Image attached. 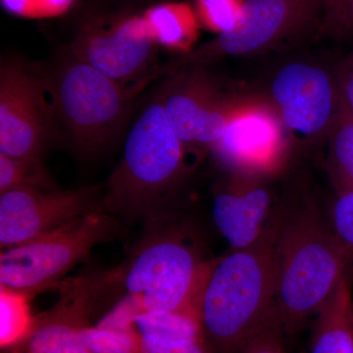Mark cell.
<instances>
[{
	"instance_id": "13",
	"label": "cell",
	"mask_w": 353,
	"mask_h": 353,
	"mask_svg": "<svg viewBox=\"0 0 353 353\" xmlns=\"http://www.w3.org/2000/svg\"><path fill=\"white\" fill-rule=\"evenodd\" d=\"M167 118L187 146H214L229 123L230 111L216 99L201 77H192L163 94Z\"/></svg>"
},
{
	"instance_id": "22",
	"label": "cell",
	"mask_w": 353,
	"mask_h": 353,
	"mask_svg": "<svg viewBox=\"0 0 353 353\" xmlns=\"http://www.w3.org/2000/svg\"><path fill=\"white\" fill-rule=\"evenodd\" d=\"M83 338L92 353H141V334L134 328L88 326Z\"/></svg>"
},
{
	"instance_id": "6",
	"label": "cell",
	"mask_w": 353,
	"mask_h": 353,
	"mask_svg": "<svg viewBox=\"0 0 353 353\" xmlns=\"http://www.w3.org/2000/svg\"><path fill=\"white\" fill-rule=\"evenodd\" d=\"M51 94L77 150L87 154L113 138L130 102L124 85L74 57L58 72Z\"/></svg>"
},
{
	"instance_id": "10",
	"label": "cell",
	"mask_w": 353,
	"mask_h": 353,
	"mask_svg": "<svg viewBox=\"0 0 353 353\" xmlns=\"http://www.w3.org/2000/svg\"><path fill=\"white\" fill-rule=\"evenodd\" d=\"M157 41L143 16L88 26L71 46L72 57L125 85L150 69Z\"/></svg>"
},
{
	"instance_id": "7",
	"label": "cell",
	"mask_w": 353,
	"mask_h": 353,
	"mask_svg": "<svg viewBox=\"0 0 353 353\" xmlns=\"http://www.w3.org/2000/svg\"><path fill=\"white\" fill-rule=\"evenodd\" d=\"M101 189H17L0 194V245H20L101 208Z\"/></svg>"
},
{
	"instance_id": "3",
	"label": "cell",
	"mask_w": 353,
	"mask_h": 353,
	"mask_svg": "<svg viewBox=\"0 0 353 353\" xmlns=\"http://www.w3.org/2000/svg\"><path fill=\"white\" fill-rule=\"evenodd\" d=\"M212 262L204 257L192 230L167 215L148 223L145 236L126 261L111 271V277L115 290L126 292L137 312L199 315Z\"/></svg>"
},
{
	"instance_id": "25",
	"label": "cell",
	"mask_w": 353,
	"mask_h": 353,
	"mask_svg": "<svg viewBox=\"0 0 353 353\" xmlns=\"http://www.w3.org/2000/svg\"><path fill=\"white\" fill-rule=\"evenodd\" d=\"M141 353H215L206 339L165 338L141 334Z\"/></svg>"
},
{
	"instance_id": "18",
	"label": "cell",
	"mask_w": 353,
	"mask_h": 353,
	"mask_svg": "<svg viewBox=\"0 0 353 353\" xmlns=\"http://www.w3.org/2000/svg\"><path fill=\"white\" fill-rule=\"evenodd\" d=\"M31 294L0 285V345L19 347L27 340L36 317L32 315Z\"/></svg>"
},
{
	"instance_id": "9",
	"label": "cell",
	"mask_w": 353,
	"mask_h": 353,
	"mask_svg": "<svg viewBox=\"0 0 353 353\" xmlns=\"http://www.w3.org/2000/svg\"><path fill=\"white\" fill-rule=\"evenodd\" d=\"M322 7L324 0H241L233 29L219 34L196 57L259 52L303 30Z\"/></svg>"
},
{
	"instance_id": "5",
	"label": "cell",
	"mask_w": 353,
	"mask_h": 353,
	"mask_svg": "<svg viewBox=\"0 0 353 353\" xmlns=\"http://www.w3.org/2000/svg\"><path fill=\"white\" fill-rule=\"evenodd\" d=\"M118 220L99 209L34 240L2 250L0 285L31 296L57 287L95 246L117 234Z\"/></svg>"
},
{
	"instance_id": "17",
	"label": "cell",
	"mask_w": 353,
	"mask_h": 353,
	"mask_svg": "<svg viewBox=\"0 0 353 353\" xmlns=\"http://www.w3.org/2000/svg\"><path fill=\"white\" fill-rule=\"evenodd\" d=\"M157 44L169 50L188 52L199 38L196 11L185 2H168L150 7L143 13Z\"/></svg>"
},
{
	"instance_id": "30",
	"label": "cell",
	"mask_w": 353,
	"mask_h": 353,
	"mask_svg": "<svg viewBox=\"0 0 353 353\" xmlns=\"http://www.w3.org/2000/svg\"><path fill=\"white\" fill-rule=\"evenodd\" d=\"M7 12L21 17L36 18L34 0H1Z\"/></svg>"
},
{
	"instance_id": "12",
	"label": "cell",
	"mask_w": 353,
	"mask_h": 353,
	"mask_svg": "<svg viewBox=\"0 0 353 353\" xmlns=\"http://www.w3.org/2000/svg\"><path fill=\"white\" fill-rule=\"evenodd\" d=\"M271 94L283 124L303 136L331 131L341 110L338 83L312 65L294 62L281 69Z\"/></svg>"
},
{
	"instance_id": "21",
	"label": "cell",
	"mask_w": 353,
	"mask_h": 353,
	"mask_svg": "<svg viewBox=\"0 0 353 353\" xmlns=\"http://www.w3.org/2000/svg\"><path fill=\"white\" fill-rule=\"evenodd\" d=\"M57 190L39 159H20L0 153V194L8 190Z\"/></svg>"
},
{
	"instance_id": "2",
	"label": "cell",
	"mask_w": 353,
	"mask_h": 353,
	"mask_svg": "<svg viewBox=\"0 0 353 353\" xmlns=\"http://www.w3.org/2000/svg\"><path fill=\"white\" fill-rule=\"evenodd\" d=\"M352 265L327 214L305 205L280 211L275 313L284 334H296L316 317Z\"/></svg>"
},
{
	"instance_id": "24",
	"label": "cell",
	"mask_w": 353,
	"mask_h": 353,
	"mask_svg": "<svg viewBox=\"0 0 353 353\" xmlns=\"http://www.w3.org/2000/svg\"><path fill=\"white\" fill-rule=\"evenodd\" d=\"M241 0H196L199 21L210 31H231L240 16Z\"/></svg>"
},
{
	"instance_id": "20",
	"label": "cell",
	"mask_w": 353,
	"mask_h": 353,
	"mask_svg": "<svg viewBox=\"0 0 353 353\" xmlns=\"http://www.w3.org/2000/svg\"><path fill=\"white\" fill-rule=\"evenodd\" d=\"M132 326L141 336L165 338L205 339L201 319L196 313L150 314L137 312L132 316Z\"/></svg>"
},
{
	"instance_id": "15",
	"label": "cell",
	"mask_w": 353,
	"mask_h": 353,
	"mask_svg": "<svg viewBox=\"0 0 353 353\" xmlns=\"http://www.w3.org/2000/svg\"><path fill=\"white\" fill-rule=\"evenodd\" d=\"M269 190L256 183L230 185L217 192L212 216L216 228L232 250L252 245L274 213Z\"/></svg>"
},
{
	"instance_id": "16",
	"label": "cell",
	"mask_w": 353,
	"mask_h": 353,
	"mask_svg": "<svg viewBox=\"0 0 353 353\" xmlns=\"http://www.w3.org/2000/svg\"><path fill=\"white\" fill-rule=\"evenodd\" d=\"M352 285L343 279L316 316L309 353H353Z\"/></svg>"
},
{
	"instance_id": "11",
	"label": "cell",
	"mask_w": 353,
	"mask_h": 353,
	"mask_svg": "<svg viewBox=\"0 0 353 353\" xmlns=\"http://www.w3.org/2000/svg\"><path fill=\"white\" fill-rule=\"evenodd\" d=\"M48 128L43 85L20 62H3L0 70V153L39 159Z\"/></svg>"
},
{
	"instance_id": "1",
	"label": "cell",
	"mask_w": 353,
	"mask_h": 353,
	"mask_svg": "<svg viewBox=\"0 0 353 353\" xmlns=\"http://www.w3.org/2000/svg\"><path fill=\"white\" fill-rule=\"evenodd\" d=\"M280 211L259 239L213 260L199 301L204 336L215 353H241L248 341L276 319Z\"/></svg>"
},
{
	"instance_id": "8",
	"label": "cell",
	"mask_w": 353,
	"mask_h": 353,
	"mask_svg": "<svg viewBox=\"0 0 353 353\" xmlns=\"http://www.w3.org/2000/svg\"><path fill=\"white\" fill-rule=\"evenodd\" d=\"M57 303L36 316L31 334L18 347L23 353H92L83 338L99 301L114 285L110 271L60 282Z\"/></svg>"
},
{
	"instance_id": "26",
	"label": "cell",
	"mask_w": 353,
	"mask_h": 353,
	"mask_svg": "<svg viewBox=\"0 0 353 353\" xmlns=\"http://www.w3.org/2000/svg\"><path fill=\"white\" fill-rule=\"evenodd\" d=\"M284 334L276 318L248 341L241 353H289L285 347Z\"/></svg>"
},
{
	"instance_id": "29",
	"label": "cell",
	"mask_w": 353,
	"mask_h": 353,
	"mask_svg": "<svg viewBox=\"0 0 353 353\" xmlns=\"http://www.w3.org/2000/svg\"><path fill=\"white\" fill-rule=\"evenodd\" d=\"M74 0H34L36 18L55 17L68 11Z\"/></svg>"
},
{
	"instance_id": "4",
	"label": "cell",
	"mask_w": 353,
	"mask_h": 353,
	"mask_svg": "<svg viewBox=\"0 0 353 353\" xmlns=\"http://www.w3.org/2000/svg\"><path fill=\"white\" fill-rule=\"evenodd\" d=\"M185 150L160 94L128 134L122 157L102 194V210L148 223L169 215L167 202L185 173Z\"/></svg>"
},
{
	"instance_id": "27",
	"label": "cell",
	"mask_w": 353,
	"mask_h": 353,
	"mask_svg": "<svg viewBox=\"0 0 353 353\" xmlns=\"http://www.w3.org/2000/svg\"><path fill=\"white\" fill-rule=\"evenodd\" d=\"M324 24L334 36H353V0H341L325 8Z\"/></svg>"
},
{
	"instance_id": "28",
	"label": "cell",
	"mask_w": 353,
	"mask_h": 353,
	"mask_svg": "<svg viewBox=\"0 0 353 353\" xmlns=\"http://www.w3.org/2000/svg\"><path fill=\"white\" fill-rule=\"evenodd\" d=\"M338 87L341 108L353 117V66H343Z\"/></svg>"
},
{
	"instance_id": "23",
	"label": "cell",
	"mask_w": 353,
	"mask_h": 353,
	"mask_svg": "<svg viewBox=\"0 0 353 353\" xmlns=\"http://www.w3.org/2000/svg\"><path fill=\"white\" fill-rule=\"evenodd\" d=\"M327 218L353 268V190H336Z\"/></svg>"
},
{
	"instance_id": "32",
	"label": "cell",
	"mask_w": 353,
	"mask_h": 353,
	"mask_svg": "<svg viewBox=\"0 0 353 353\" xmlns=\"http://www.w3.org/2000/svg\"><path fill=\"white\" fill-rule=\"evenodd\" d=\"M343 66H353V54L352 57L348 58V60L347 62H345V65Z\"/></svg>"
},
{
	"instance_id": "14",
	"label": "cell",
	"mask_w": 353,
	"mask_h": 353,
	"mask_svg": "<svg viewBox=\"0 0 353 353\" xmlns=\"http://www.w3.org/2000/svg\"><path fill=\"white\" fill-rule=\"evenodd\" d=\"M280 132L278 121L263 109L230 112L226 131L213 148L240 170H267L280 157Z\"/></svg>"
},
{
	"instance_id": "19",
	"label": "cell",
	"mask_w": 353,
	"mask_h": 353,
	"mask_svg": "<svg viewBox=\"0 0 353 353\" xmlns=\"http://www.w3.org/2000/svg\"><path fill=\"white\" fill-rule=\"evenodd\" d=\"M330 168L336 190H353V117L341 108L331 130Z\"/></svg>"
},
{
	"instance_id": "33",
	"label": "cell",
	"mask_w": 353,
	"mask_h": 353,
	"mask_svg": "<svg viewBox=\"0 0 353 353\" xmlns=\"http://www.w3.org/2000/svg\"><path fill=\"white\" fill-rule=\"evenodd\" d=\"M15 353H23V352H21L20 350H17V352H16Z\"/></svg>"
},
{
	"instance_id": "31",
	"label": "cell",
	"mask_w": 353,
	"mask_h": 353,
	"mask_svg": "<svg viewBox=\"0 0 353 353\" xmlns=\"http://www.w3.org/2000/svg\"><path fill=\"white\" fill-rule=\"evenodd\" d=\"M339 1H341V0H324V8L334 6V4Z\"/></svg>"
}]
</instances>
